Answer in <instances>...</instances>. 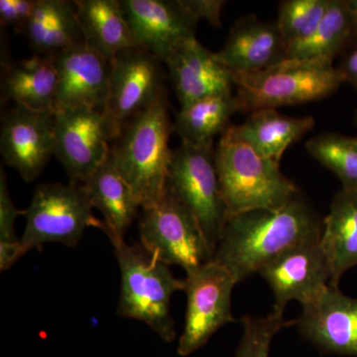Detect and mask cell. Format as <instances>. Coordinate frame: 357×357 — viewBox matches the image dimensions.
Returning a JSON list of instances; mask_svg holds the SVG:
<instances>
[{"label":"cell","instance_id":"1","mask_svg":"<svg viewBox=\"0 0 357 357\" xmlns=\"http://www.w3.org/2000/svg\"><path fill=\"white\" fill-rule=\"evenodd\" d=\"M323 222L299 194L280 208H258L229 215L211 261L237 282L258 273L287 249L321 239Z\"/></svg>","mask_w":357,"mask_h":357},{"label":"cell","instance_id":"2","mask_svg":"<svg viewBox=\"0 0 357 357\" xmlns=\"http://www.w3.org/2000/svg\"><path fill=\"white\" fill-rule=\"evenodd\" d=\"M168 107L165 93L131 119L110 147L115 165L142 208L157 203L166 192L173 157L169 141L174 131Z\"/></svg>","mask_w":357,"mask_h":357},{"label":"cell","instance_id":"3","mask_svg":"<svg viewBox=\"0 0 357 357\" xmlns=\"http://www.w3.org/2000/svg\"><path fill=\"white\" fill-rule=\"evenodd\" d=\"M215 154L229 217L258 208L276 210L300 194L282 173L280 162L258 154L237 137L232 126L222 133Z\"/></svg>","mask_w":357,"mask_h":357},{"label":"cell","instance_id":"4","mask_svg":"<svg viewBox=\"0 0 357 357\" xmlns=\"http://www.w3.org/2000/svg\"><path fill=\"white\" fill-rule=\"evenodd\" d=\"M112 243L121 273L117 314L143 321L164 342H174L171 298L185 290V279L176 278L168 265L155 259L141 244L130 245L124 239Z\"/></svg>","mask_w":357,"mask_h":357},{"label":"cell","instance_id":"5","mask_svg":"<svg viewBox=\"0 0 357 357\" xmlns=\"http://www.w3.org/2000/svg\"><path fill=\"white\" fill-rule=\"evenodd\" d=\"M234 75L239 112H244L323 100L344 83L333 63L296 59L253 74Z\"/></svg>","mask_w":357,"mask_h":357},{"label":"cell","instance_id":"6","mask_svg":"<svg viewBox=\"0 0 357 357\" xmlns=\"http://www.w3.org/2000/svg\"><path fill=\"white\" fill-rule=\"evenodd\" d=\"M22 215L26 227L20 243L24 253L49 243L74 248L88 227L105 229V223L93 215L86 189L79 183L39 185Z\"/></svg>","mask_w":357,"mask_h":357},{"label":"cell","instance_id":"7","mask_svg":"<svg viewBox=\"0 0 357 357\" xmlns=\"http://www.w3.org/2000/svg\"><path fill=\"white\" fill-rule=\"evenodd\" d=\"M166 191L197 218L215 252L229 217L220 189L215 149L181 143L173 150Z\"/></svg>","mask_w":357,"mask_h":357},{"label":"cell","instance_id":"8","mask_svg":"<svg viewBox=\"0 0 357 357\" xmlns=\"http://www.w3.org/2000/svg\"><path fill=\"white\" fill-rule=\"evenodd\" d=\"M141 245L155 259L178 265L191 273L213 260V252L197 218L170 192L143 208L139 222Z\"/></svg>","mask_w":357,"mask_h":357},{"label":"cell","instance_id":"9","mask_svg":"<svg viewBox=\"0 0 357 357\" xmlns=\"http://www.w3.org/2000/svg\"><path fill=\"white\" fill-rule=\"evenodd\" d=\"M162 63L139 47L122 51L110 61L109 96L102 112L114 140L131 119L167 93Z\"/></svg>","mask_w":357,"mask_h":357},{"label":"cell","instance_id":"10","mask_svg":"<svg viewBox=\"0 0 357 357\" xmlns=\"http://www.w3.org/2000/svg\"><path fill=\"white\" fill-rule=\"evenodd\" d=\"M187 312L178 354L191 356L215 333L236 321L231 312L232 290L238 282L229 271L211 261L185 278Z\"/></svg>","mask_w":357,"mask_h":357},{"label":"cell","instance_id":"11","mask_svg":"<svg viewBox=\"0 0 357 357\" xmlns=\"http://www.w3.org/2000/svg\"><path fill=\"white\" fill-rule=\"evenodd\" d=\"M114 140L102 109L77 107L55 112V156L70 182L84 184L110 152Z\"/></svg>","mask_w":357,"mask_h":357},{"label":"cell","instance_id":"12","mask_svg":"<svg viewBox=\"0 0 357 357\" xmlns=\"http://www.w3.org/2000/svg\"><path fill=\"white\" fill-rule=\"evenodd\" d=\"M274 295L272 311L284 314L292 301L309 304L330 286V265L321 239L294 246L275 257L258 272Z\"/></svg>","mask_w":357,"mask_h":357},{"label":"cell","instance_id":"13","mask_svg":"<svg viewBox=\"0 0 357 357\" xmlns=\"http://www.w3.org/2000/svg\"><path fill=\"white\" fill-rule=\"evenodd\" d=\"M0 151L25 182L36 180L55 156V112L15 105L2 119Z\"/></svg>","mask_w":357,"mask_h":357},{"label":"cell","instance_id":"14","mask_svg":"<svg viewBox=\"0 0 357 357\" xmlns=\"http://www.w3.org/2000/svg\"><path fill=\"white\" fill-rule=\"evenodd\" d=\"M121 6L136 46L163 63L178 44L196 37L199 21L181 0H121Z\"/></svg>","mask_w":357,"mask_h":357},{"label":"cell","instance_id":"15","mask_svg":"<svg viewBox=\"0 0 357 357\" xmlns=\"http://www.w3.org/2000/svg\"><path fill=\"white\" fill-rule=\"evenodd\" d=\"M302 307L296 325L305 340L321 351L357 357V298L330 285Z\"/></svg>","mask_w":357,"mask_h":357},{"label":"cell","instance_id":"16","mask_svg":"<svg viewBox=\"0 0 357 357\" xmlns=\"http://www.w3.org/2000/svg\"><path fill=\"white\" fill-rule=\"evenodd\" d=\"M165 64L181 109L210 96L234 93V73L196 37L178 44Z\"/></svg>","mask_w":357,"mask_h":357},{"label":"cell","instance_id":"17","mask_svg":"<svg viewBox=\"0 0 357 357\" xmlns=\"http://www.w3.org/2000/svg\"><path fill=\"white\" fill-rule=\"evenodd\" d=\"M58 72L56 110L103 109L109 96L110 62L79 43L54 55Z\"/></svg>","mask_w":357,"mask_h":357},{"label":"cell","instance_id":"18","mask_svg":"<svg viewBox=\"0 0 357 357\" xmlns=\"http://www.w3.org/2000/svg\"><path fill=\"white\" fill-rule=\"evenodd\" d=\"M218 57L234 74L260 72L288 58V45L276 21L248 15L232 26Z\"/></svg>","mask_w":357,"mask_h":357},{"label":"cell","instance_id":"19","mask_svg":"<svg viewBox=\"0 0 357 357\" xmlns=\"http://www.w3.org/2000/svg\"><path fill=\"white\" fill-rule=\"evenodd\" d=\"M83 185L93 208H98L105 217L103 231L110 241L124 239L141 204L119 173L112 152Z\"/></svg>","mask_w":357,"mask_h":357},{"label":"cell","instance_id":"20","mask_svg":"<svg viewBox=\"0 0 357 357\" xmlns=\"http://www.w3.org/2000/svg\"><path fill=\"white\" fill-rule=\"evenodd\" d=\"M58 72L54 55H38L6 65L2 74V102L34 110H54Z\"/></svg>","mask_w":357,"mask_h":357},{"label":"cell","instance_id":"21","mask_svg":"<svg viewBox=\"0 0 357 357\" xmlns=\"http://www.w3.org/2000/svg\"><path fill=\"white\" fill-rule=\"evenodd\" d=\"M321 244L330 265V285L338 287L345 272L357 266V192L340 190L323 222Z\"/></svg>","mask_w":357,"mask_h":357},{"label":"cell","instance_id":"22","mask_svg":"<svg viewBox=\"0 0 357 357\" xmlns=\"http://www.w3.org/2000/svg\"><path fill=\"white\" fill-rule=\"evenodd\" d=\"M75 4L84 43L105 60L110 62L121 52L137 47L121 1L77 0Z\"/></svg>","mask_w":357,"mask_h":357},{"label":"cell","instance_id":"23","mask_svg":"<svg viewBox=\"0 0 357 357\" xmlns=\"http://www.w3.org/2000/svg\"><path fill=\"white\" fill-rule=\"evenodd\" d=\"M22 34L38 55H56L84 42L76 4L67 0H36Z\"/></svg>","mask_w":357,"mask_h":357},{"label":"cell","instance_id":"24","mask_svg":"<svg viewBox=\"0 0 357 357\" xmlns=\"http://www.w3.org/2000/svg\"><path fill=\"white\" fill-rule=\"evenodd\" d=\"M314 126L312 116H286L270 109L251 112L243 124L232 128L237 137L258 154L280 162L286 150L302 139Z\"/></svg>","mask_w":357,"mask_h":357},{"label":"cell","instance_id":"25","mask_svg":"<svg viewBox=\"0 0 357 357\" xmlns=\"http://www.w3.org/2000/svg\"><path fill=\"white\" fill-rule=\"evenodd\" d=\"M356 24L347 0H331L316 29L306 39L288 47V58L333 63L356 40Z\"/></svg>","mask_w":357,"mask_h":357},{"label":"cell","instance_id":"26","mask_svg":"<svg viewBox=\"0 0 357 357\" xmlns=\"http://www.w3.org/2000/svg\"><path fill=\"white\" fill-rule=\"evenodd\" d=\"M239 112L236 95L203 98L182 107L173 122V130L182 142L197 147H213L215 136L229 128L230 117Z\"/></svg>","mask_w":357,"mask_h":357},{"label":"cell","instance_id":"27","mask_svg":"<svg viewBox=\"0 0 357 357\" xmlns=\"http://www.w3.org/2000/svg\"><path fill=\"white\" fill-rule=\"evenodd\" d=\"M306 148L312 158L340 178L342 189L357 192V137L321 133L307 141Z\"/></svg>","mask_w":357,"mask_h":357},{"label":"cell","instance_id":"28","mask_svg":"<svg viewBox=\"0 0 357 357\" xmlns=\"http://www.w3.org/2000/svg\"><path fill=\"white\" fill-rule=\"evenodd\" d=\"M331 0H286L279 6L276 23L282 36L291 45L309 37L323 20Z\"/></svg>","mask_w":357,"mask_h":357},{"label":"cell","instance_id":"29","mask_svg":"<svg viewBox=\"0 0 357 357\" xmlns=\"http://www.w3.org/2000/svg\"><path fill=\"white\" fill-rule=\"evenodd\" d=\"M243 333L234 357H269L272 340L281 330L296 325L284 314L272 311L265 317L244 316Z\"/></svg>","mask_w":357,"mask_h":357},{"label":"cell","instance_id":"30","mask_svg":"<svg viewBox=\"0 0 357 357\" xmlns=\"http://www.w3.org/2000/svg\"><path fill=\"white\" fill-rule=\"evenodd\" d=\"M22 211L14 206L7 188L6 173L0 170V246L15 245L20 243L15 234V220Z\"/></svg>","mask_w":357,"mask_h":357},{"label":"cell","instance_id":"31","mask_svg":"<svg viewBox=\"0 0 357 357\" xmlns=\"http://www.w3.org/2000/svg\"><path fill=\"white\" fill-rule=\"evenodd\" d=\"M36 0H1L0 20L4 26H13L17 31L23 32L28 20L31 17Z\"/></svg>","mask_w":357,"mask_h":357},{"label":"cell","instance_id":"32","mask_svg":"<svg viewBox=\"0 0 357 357\" xmlns=\"http://www.w3.org/2000/svg\"><path fill=\"white\" fill-rule=\"evenodd\" d=\"M181 2L197 20H208L215 27L222 25V11L227 3L223 0H181Z\"/></svg>","mask_w":357,"mask_h":357},{"label":"cell","instance_id":"33","mask_svg":"<svg viewBox=\"0 0 357 357\" xmlns=\"http://www.w3.org/2000/svg\"><path fill=\"white\" fill-rule=\"evenodd\" d=\"M344 81L347 82L357 89V38L351 50L344 56L340 67Z\"/></svg>","mask_w":357,"mask_h":357},{"label":"cell","instance_id":"34","mask_svg":"<svg viewBox=\"0 0 357 357\" xmlns=\"http://www.w3.org/2000/svg\"><path fill=\"white\" fill-rule=\"evenodd\" d=\"M347 1H349V8H351L352 16H354V24H356V38H357V0H347Z\"/></svg>","mask_w":357,"mask_h":357},{"label":"cell","instance_id":"35","mask_svg":"<svg viewBox=\"0 0 357 357\" xmlns=\"http://www.w3.org/2000/svg\"><path fill=\"white\" fill-rule=\"evenodd\" d=\"M354 123H356V126L357 128V110H356V116H354Z\"/></svg>","mask_w":357,"mask_h":357}]
</instances>
